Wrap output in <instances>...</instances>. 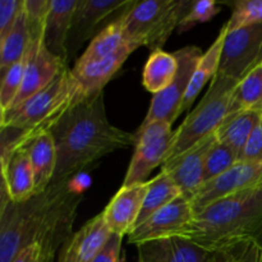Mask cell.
<instances>
[{
	"instance_id": "22",
	"label": "cell",
	"mask_w": 262,
	"mask_h": 262,
	"mask_svg": "<svg viewBox=\"0 0 262 262\" xmlns=\"http://www.w3.org/2000/svg\"><path fill=\"white\" fill-rule=\"evenodd\" d=\"M228 35V26L224 25L223 28L220 30L219 35L215 38L214 42L211 43L209 49L202 54L201 59H200L199 64L196 67L193 76H192L191 83H189L188 90H187L186 97H184L183 105H182V113L188 110L196 97L199 96L200 92L205 87V84L210 81L214 79L219 72L220 60H222V53L223 48H224L225 38Z\"/></svg>"
},
{
	"instance_id": "33",
	"label": "cell",
	"mask_w": 262,
	"mask_h": 262,
	"mask_svg": "<svg viewBox=\"0 0 262 262\" xmlns=\"http://www.w3.org/2000/svg\"><path fill=\"white\" fill-rule=\"evenodd\" d=\"M220 7H217L216 2L212 0H200V2H193V5L186 17L182 19L181 25H179L178 30L181 32H186V31L191 30L199 23H204L214 18L217 13L220 12Z\"/></svg>"
},
{
	"instance_id": "7",
	"label": "cell",
	"mask_w": 262,
	"mask_h": 262,
	"mask_svg": "<svg viewBox=\"0 0 262 262\" xmlns=\"http://www.w3.org/2000/svg\"><path fill=\"white\" fill-rule=\"evenodd\" d=\"M202 54L201 49L197 46H186L174 53L179 64L176 79L163 92L154 95L147 115L141 125H147L156 120H163L170 124L176 122L177 118L182 114V105L187 90Z\"/></svg>"
},
{
	"instance_id": "19",
	"label": "cell",
	"mask_w": 262,
	"mask_h": 262,
	"mask_svg": "<svg viewBox=\"0 0 262 262\" xmlns=\"http://www.w3.org/2000/svg\"><path fill=\"white\" fill-rule=\"evenodd\" d=\"M174 0L135 2L125 14V38L128 42L145 46L146 40L159 25Z\"/></svg>"
},
{
	"instance_id": "28",
	"label": "cell",
	"mask_w": 262,
	"mask_h": 262,
	"mask_svg": "<svg viewBox=\"0 0 262 262\" xmlns=\"http://www.w3.org/2000/svg\"><path fill=\"white\" fill-rule=\"evenodd\" d=\"M192 5H193V2H189V0H174L173 5L169 8L163 19L159 22L155 30L146 40V48L150 49L152 53L156 50H161V46L166 42L174 28L179 27L182 19L186 17Z\"/></svg>"
},
{
	"instance_id": "16",
	"label": "cell",
	"mask_w": 262,
	"mask_h": 262,
	"mask_svg": "<svg viewBox=\"0 0 262 262\" xmlns=\"http://www.w3.org/2000/svg\"><path fill=\"white\" fill-rule=\"evenodd\" d=\"M2 187L7 189L12 202H23L35 194V173L30 155L25 147L0 155Z\"/></svg>"
},
{
	"instance_id": "37",
	"label": "cell",
	"mask_w": 262,
	"mask_h": 262,
	"mask_svg": "<svg viewBox=\"0 0 262 262\" xmlns=\"http://www.w3.org/2000/svg\"><path fill=\"white\" fill-rule=\"evenodd\" d=\"M12 262H46V258L41 246L35 243L23 248Z\"/></svg>"
},
{
	"instance_id": "34",
	"label": "cell",
	"mask_w": 262,
	"mask_h": 262,
	"mask_svg": "<svg viewBox=\"0 0 262 262\" xmlns=\"http://www.w3.org/2000/svg\"><path fill=\"white\" fill-rule=\"evenodd\" d=\"M23 5L25 0H0V37L9 32Z\"/></svg>"
},
{
	"instance_id": "24",
	"label": "cell",
	"mask_w": 262,
	"mask_h": 262,
	"mask_svg": "<svg viewBox=\"0 0 262 262\" xmlns=\"http://www.w3.org/2000/svg\"><path fill=\"white\" fill-rule=\"evenodd\" d=\"M179 64L174 54L156 50L148 56L142 73V84L148 92L158 95L176 79Z\"/></svg>"
},
{
	"instance_id": "14",
	"label": "cell",
	"mask_w": 262,
	"mask_h": 262,
	"mask_svg": "<svg viewBox=\"0 0 262 262\" xmlns=\"http://www.w3.org/2000/svg\"><path fill=\"white\" fill-rule=\"evenodd\" d=\"M148 189V182L123 187L109 202L104 212L105 220L113 234L129 235L136 228Z\"/></svg>"
},
{
	"instance_id": "17",
	"label": "cell",
	"mask_w": 262,
	"mask_h": 262,
	"mask_svg": "<svg viewBox=\"0 0 262 262\" xmlns=\"http://www.w3.org/2000/svg\"><path fill=\"white\" fill-rule=\"evenodd\" d=\"M138 262H206L210 251L183 237L152 241L137 246Z\"/></svg>"
},
{
	"instance_id": "20",
	"label": "cell",
	"mask_w": 262,
	"mask_h": 262,
	"mask_svg": "<svg viewBox=\"0 0 262 262\" xmlns=\"http://www.w3.org/2000/svg\"><path fill=\"white\" fill-rule=\"evenodd\" d=\"M22 147L30 155L35 173V194H38L50 186L55 176L58 165L55 140L51 132H42L27 141Z\"/></svg>"
},
{
	"instance_id": "38",
	"label": "cell",
	"mask_w": 262,
	"mask_h": 262,
	"mask_svg": "<svg viewBox=\"0 0 262 262\" xmlns=\"http://www.w3.org/2000/svg\"><path fill=\"white\" fill-rule=\"evenodd\" d=\"M69 184V188L74 192V193H78V194H83V192L86 191L87 188L90 187L91 184V178H90L89 174L86 173H78L71 178L68 181Z\"/></svg>"
},
{
	"instance_id": "13",
	"label": "cell",
	"mask_w": 262,
	"mask_h": 262,
	"mask_svg": "<svg viewBox=\"0 0 262 262\" xmlns=\"http://www.w3.org/2000/svg\"><path fill=\"white\" fill-rule=\"evenodd\" d=\"M112 234L104 212L96 215L64 243L58 262H94Z\"/></svg>"
},
{
	"instance_id": "35",
	"label": "cell",
	"mask_w": 262,
	"mask_h": 262,
	"mask_svg": "<svg viewBox=\"0 0 262 262\" xmlns=\"http://www.w3.org/2000/svg\"><path fill=\"white\" fill-rule=\"evenodd\" d=\"M242 160L262 163V117L246 145Z\"/></svg>"
},
{
	"instance_id": "5",
	"label": "cell",
	"mask_w": 262,
	"mask_h": 262,
	"mask_svg": "<svg viewBox=\"0 0 262 262\" xmlns=\"http://www.w3.org/2000/svg\"><path fill=\"white\" fill-rule=\"evenodd\" d=\"M237 84L238 81L224 74L217 73L214 77L201 101L174 130L173 143L165 161L181 155L219 129L229 113L230 101Z\"/></svg>"
},
{
	"instance_id": "4",
	"label": "cell",
	"mask_w": 262,
	"mask_h": 262,
	"mask_svg": "<svg viewBox=\"0 0 262 262\" xmlns=\"http://www.w3.org/2000/svg\"><path fill=\"white\" fill-rule=\"evenodd\" d=\"M84 99L72 69L66 67L45 89L2 114L0 155L22 147L40 133L50 132L69 109Z\"/></svg>"
},
{
	"instance_id": "29",
	"label": "cell",
	"mask_w": 262,
	"mask_h": 262,
	"mask_svg": "<svg viewBox=\"0 0 262 262\" xmlns=\"http://www.w3.org/2000/svg\"><path fill=\"white\" fill-rule=\"evenodd\" d=\"M206 262H262V245L256 239H246L210 251Z\"/></svg>"
},
{
	"instance_id": "36",
	"label": "cell",
	"mask_w": 262,
	"mask_h": 262,
	"mask_svg": "<svg viewBox=\"0 0 262 262\" xmlns=\"http://www.w3.org/2000/svg\"><path fill=\"white\" fill-rule=\"evenodd\" d=\"M123 237L112 234L101 252L97 255L94 262H120V252H122Z\"/></svg>"
},
{
	"instance_id": "27",
	"label": "cell",
	"mask_w": 262,
	"mask_h": 262,
	"mask_svg": "<svg viewBox=\"0 0 262 262\" xmlns=\"http://www.w3.org/2000/svg\"><path fill=\"white\" fill-rule=\"evenodd\" d=\"M245 110L262 112V66H258L238 82L233 92L228 115Z\"/></svg>"
},
{
	"instance_id": "21",
	"label": "cell",
	"mask_w": 262,
	"mask_h": 262,
	"mask_svg": "<svg viewBox=\"0 0 262 262\" xmlns=\"http://www.w3.org/2000/svg\"><path fill=\"white\" fill-rule=\"evenodd\" d=\"M261 117L262 112L260 110H245L237 114L228 115L219 129L215 132L216 140L234 151L241 161L246 145Z\"/></svg>"
},
{
	"instance_id": "9",
	"label": "cell",
	"mask_w": 262,
	"mask_h": 262,
	"mask_svg": "<svg viewBox=\"0 0 262 262\" xmlns=\"http://www.w3.org/2000/svg\"><path fill=\"white\" fill-rule=\"evenodd\" d=\"M193 205L183 194L151 215L128 235V243L142 245L152 241L179 237L194 219Z\"/></svg>"
},
{
	"instance_id": "12",
	"label": "cell",
	"mask_w": 262,
	"mask_h": 262,
	"mask_svg": "<svg viewBox=\"0 0 262 262\" xmlns=\"http://www.w3.org/2000/svg\"><path fill=\"white\" fill-rule=\"evenodd\" d=\"M135 0H78L68 38V56L77 53L94 36L97 26L115 12L130 7Z\"/></svg>"
},
{
	"instance_id": "3",
	"label": "cell",
	"mask_w": 262,
	"mask_h": 262,
	"mask_svg": "<svg viewBox=\"0 0 262 262\" xmlns=\"http://www.w3.org/2000/svg\"><path fill=\"white\" fill-rule=\"evenodd\" d=\"M179 237L207 251L246 239L262 243V187L210 204L194 215L193 222Z\"/></svg>"
},
{
	"instance_id": "18",
	"label": "cell",
	"mask_w": 262,
	"mask_h": 262,
	"mask_svg": "<svg viewBox=\"0 0 262 262\" xmlns=\"http://www.w3.org/2000/svg\"><path fill=\"white\" fill-rule=\"evenodd\" d=\"M78 0H50L43 30V42L48 50L68 63V38Z\"/></svg>"
},
{
	"instance_id": "23",
	"label": "cell",
	"mask_w": 262,
	"mask_h": 262,
	"mask_svg": "<svg viewBox=\"0 0 262 262\" xmlns=\"http://www.w3.org/2000/svg\"><path fill=\"white\" fill-rule=\"evenodd\" d=\"M129 8H127L124 12L120 13L113 22L105 26L92 38L89 48L79 56L76 64H86L95 60H99V59L106 58V56L117 53L118 50H120L128 42L127 38H125V14H127Z\"/></svg>"
},
{
	"instance_id": "2",
	"label": "cell",
	"mask_w": 262,
	"mask_h": 262,
	"mask_svg": "<svg viewBox=\"0 0 262 262\" xmlns=\"http://www.w3.org/2000/svg\"><path fill=\"white\" fill-rule=\"evenodd\" d=\"M50 132L58 152L53 182L69 181L102 156L136 145L135 133L110 124L105 110L104 91L74 105Z\"/></svg>"
},
{
	"instance_id": "32",
	"label": "cell",
	"mask_w": 262,
	"mask_h": 262,
	"mask_svg": "<svg viewBox=\"0 0 262 262\" xmlns=\"http://www.w3.org/2000/svg\"><path fill=\"white\" fill-rule=\"evenodd\" d=\"M228 4L232 7L228 32L262 23V0H237Z\"/></svg>"
},
{
	"instance_id": "6",
	"label": "cell",
	"mask_w": 262,
	"mask_h": 262,
	"mask_svg": "<svg viewBox=\"0 0 262 262\" xmlns=\"http://www.w3.org/2000/svg\"><path fill=\"white\" fill-rule=\"evenodd\" d=\"M135 135V154L123 181V187L146 183L151 171L163 165L173 143L174 130L170 123L156 120L147 125H141Z\"/></svg>"
},
{
	"instance_id": "39",
	"label": "cell",
	"mask_w": 262,
	"mask_h": 262,
	"mask_svg": "<svg viewBox=\"0 0 262 262\" xmlns=\"http://www.w3.org/2000/svg\"><path fill=\"white\" fill-rule=\"evenodd\" d=\"M261 245H262V243H261Z\"/></svg>"
},
{
	"instance_id": "8",
	"label": "cell",
	"mask_w": 262,
	"mask_h": 262,
	"mask_svg": "<svg viewBox=\"0 0 262 262\" xmlns=\"http://www.w3.org/2000/svg\"><path fill=\"white\" fill-rule=\"evenodd\" d=\"M262 66V23L228 32L219 72L239 82Z\"/></svg>"
},
{
	"instance_id": "15",
	"label": "cell",
	"mask_w": 262,
	"mask_h": 262,
	"mask_svg": "<svg viewBox=\"0 0 262 262\" xmlns=\"http://www.w3.org/2000/svg\"><path fill=\"white\" fill-rule=\"evenodd\" d=\"M138 48L140 46L136 43L127 42L120 50L106 58L86 64H74L72 73L78 83L82 95L84 97H89L102 91L105 84L122 68L128 56Z\"/></svg>"
},
{
	"instance_id": "1",
	"label": "cell",
	"mask_w": 262,
	"mask_h": 262,
	"mask_svg": "<svg viewBox=\"0 0 262 262\" xmlns=\"http://www.w3.org/2000/svg\"><path fill=\"white\" fill-rule=\"evenodd\" d=\"M83 196L69 188L68 181L51 182L27 201L0 207V262H12L23 248L40 245L46 262L72 237L77 210Z\"/></svg>"
},
{
	"instance_id": "30",
	"label": "cell",
	"mask_w": 262,
	"mask_h": 262,
	"mask_svg": "<svg viewBox=\"0 0 262 262\" xmlns=\"http://www.w3.org/2000/svg\"><path fill=\"white\" fill-rule=\"evenodd\" d=\"M28 61V49L22 59L13 64L4 74H2V86H0V113L4 114L12 107L17 99L23 81H25L26 69Z\"/></svg>"
},
{
	"instance_id": "10",
	"label": "cell",
	"mask_w": 262,
	"mask_h": 262,
	"mask_svg": "<svg viewBox=\"0 0 262 262\" xmlns=\"http://www.w3.org/2000/svg\"><path fill=\"white\" fill-rule=\"evenodd\" d=\"M262 187V163L241 160L233 168L201 187L192 200L194 214L220 199Z\"/></svg>"
},
{
	"instance_id": "11",
	"label": "cell",
	"mask_w": 262,
	"mask_h": 262,
	"mask_svg": "<svg viewBox=\"0 0 262 262\" xmlns=\"http://www.w3.org/2000/svg\"><path fill=\"white\" fill-rule=\"evenodd\" d=\"M216 141V135L204 138L181 155L166 160L161 170L168 173L181 189V193L192 202L197 192L204 186L205 159Z\"/></svg>"
},
{
	"instance_id": "26",
	"label": "cell",
	"mask_w": 262,
	"mask_h": 262,
	"mask_svg": "<svg viewBox=\"0 0 262 262\" xmlns=\"http://www.w3.org/2000/svg\"><path fill=\"white\" fill-rule=\"evenodd\" d=\"M181 189L176 182L170 178L168 173L161 170L152 181L148 182V189L143 201L142 210L137 220L136 227L142 224L151 215L155 214L160 209L165 207L176 199L181 196Z\"/></svg>"
},
{
	"instance_id": "31",
	"label": "cell",
	"mask_w": 262,
	"mask_h": 262,
	"mask_svg": "<svg viewBox=\"0 0 262 262\" xmlns=\"http://www.w3.org/2000/svg\"><path fill=\"white\" fill-rule=\"evenodd\" d=\"M239 161V158L228 146L215 141L205 159L204 184L224 174Z\"/></svg>"
},
{
	"instance_id": "25",
	"label": "cell",
	"mask_w": 262,
	"mask_h": 262,
	"mask_svg": "<svg viewBox=\"0 0 262 262\" xmlns=\"http://www.w3.org/2000/svg\"><path fill=\"white\" fill-rule=\"evenodd\" d=\"M31 41L30 26H28L27 13L20 10L17 20L9 32L0 37V73L4 74L10 67L17 63L27 51Z\"/></svg>"
}]
</instances>
